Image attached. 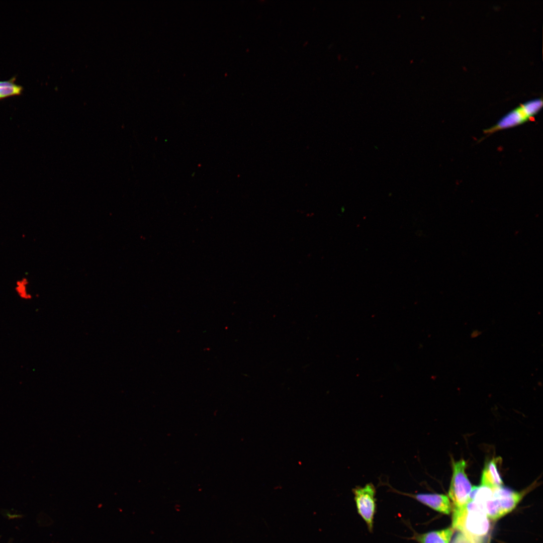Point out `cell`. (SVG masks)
Segmentation results:
<instances>
[{"label": "cell", "instance_id": "cell-1", "mask_svg": "<svg viewBox=\"0 0 543 543\" xmlns=\"http://www.w3.org/2000/svg\"><path fill=\"white\" fill-rule=\"evenodd\" d=\"M452 527L470 543H487L491 531L490 519L483 508L470 500L462 508L452 510Z\"/></svg>", "mask_w": 543, "mask_h": 543}, {"label": "cell", "instance_id": "cell-2", "mask_svg": "<svg viewBox=\"0 0 543 543\" xmlns=\"http://www.w3.org/2000/svg\"><path fill=\"white\" fill-rule=\"evenodd\" d=\"M523 493L503 486L494 488L491 495L485 500L477 502L489 519L496 520L511 512L517 505Z\"/></svg>", "mask_w": 543, "mask_h": 543}, {"label": "cell", "instance_id": "cell-3", "mask_svg": "<svg viewBox=\"0 0 543 543\" xmlns=\"http://www.w3.org/2000/svg\"><path fill=\"white\" fill-rule=\"evenodd\" d=\"M542 106V100L540 98L526 101L506 113L495 124L484 130V134L489 135L522 125L531 120L540 111Z\"/></svg>", "mask_w": 543, "mask_h": 543}, {"label": "cell", "instance_id": "cell-4", "mask_svg": "<svg viewBox=\"0 0 543 543\" xmlns=\"http://www.w3.org/2000/svg\"><path fill=\"white\" fill-rule=\"evenodd\" d=\"M466 463L464 460L452 463V475L448 490L452 510L464 507L470 500L473 488L466 473Z\"/></svg>", "mask_w": 543, "mask_h": 543}, {"label": "cell", "instance_id": "cell-5", "mask_svg": "<svg viewBox=\"0 0 543 543\" xmlns=\"http://www.w3.org/2000/svg\"><path fill=\"white\" fill-rule=\"evenodd\" d=\"M352 492L357 513L366 522L369 531L372 532L376 511L375 487L373 484L368 483L363 487H355Z\"/></svg>", "mask_w": 543, "mask_h": 543}, {"label": "cell", "instance_id": "cell-6", "mask_svg": "<svg viewBox=\"0 0 543 543\" xmlns=\"http://www.w3.org/2000/svg\"><path fill=\"white\" fill-rule=\"evenodd\" d=\"M400 493L405 494L432 509L444 514L449 515L452 510L449 498L444 494L427 493Z\"/></svg>", "mask_w": 543, "mask_h": 543}, {"label": "cell", "instance_id": "cell-7", "mask_svg": "<svg viewBox=\"0 0 543 543\" xmlns=\"http://www.w3.org/2000/svg\"><path fill=\"white\" fill-rule=\"evenodd\" d=\"M454 530L450 527L422 533L414 531L411 539L418 543H449Z\"/></svg>", "mask_w": 543, "mask_h": 543}, {"label": "cell", "instance_id": "cell-8", "mask_svg": "<svg viewBox=\"0 0 543 543\" xmlns=\"http://www.w3.org/2000/svg\"><path fill=\"white\" fill-rule=\"evenodd\" d=\"M499 459L494 458L485 465L482 472L481 485L492 489L503 486V481L498 470Z\"/></svg>", "mask_w": 543, "mask_h": 543}, {"label": "cell", "instance_id": "cell-9", "mask_svg": "<svg viewBox=\"0 0 543 543\" xmlns=\"http://www.w3.org/2000/svg\"><path fill=\"white\" fill-rule=\"evenodd\" d=\"M23 90L22 87L14 82L12 79L0 81V99L10 96L19 95Z\"/></svg>", "mask_w": 543, "mask_h": 543}, {"label": "cell", "instance_id": "cell-10", "mask_svg": "<svg viewBox=\"0 0 543 543\" xmlns=\"http://www.w3.org/2000/svg\"><path fill=\"white\" fill-rule=\"evenodd\" d=\"M29 280L26 277H23L17 280L15 282L14 290L21 299L29 301L32 299V295L29 291Z\"/></svg>", "mask_w": 543, "mask_h": 543}]
</instances>
